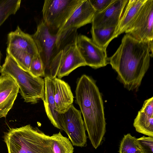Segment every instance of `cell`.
I'll return each mask as SVG.
<instances>
[{"mask_svg":"<svg viewBox=\"0 0 153 153\" xmlns=\"http://www.w3.org/2000/svg\"><path fill=\"white\" fill-rule=\"evenodd\" d=\"M151 53L148 44L126 34L108 63L117 73L118 78L129 91L137 90L148 69Z\"/></svg>","mask_w":153,"mask_h":153,"instance_id":"obj_1","label":"cell"},{"mask_svg":"<svg viewBox=\"0 0 153 153\" xmlns=\"http://www.w3.org/2000/svg\"><path fill=\"white\" fill-rule=\"evenodd\" d=\"M75 92V102L82 114L88 138L93 147L97 149L106 131L101 95L94 81L85 74L78 79Z\"/></svg>","mask_w":153,"mask_h":153,"instance_id":"obj_2","label":"cell"},{"mask_svg":"<svg viewBox=\"0 0 153 153\" xmlns=\"http://www.w3.org/2000/svg\"><path fill=\"white\" fill-rule=\"evenodd\" d=\"M50 136L28 124L10 128L3 137L8 153H53Z\"/></svg>","mask_w":153,"mask_h":153,"instance_id":"obj_3","label":"cell"},{"mask_svg":"<svg viewBox=\"0 0 153 153\" xmlns=\"http://www.w3.org/2000/svg\"><path fill=\"white\" fill-rule=\"evenodd\" d=\"M0 73L8 75L14 79L19 86L24 102L34 104L43 99L45 91L44 79L40 77L34 76L23 69L7 53Z\"/></svg>","mask_w":153,"mask_h":153,"instance_id":"obj_4","label":"cell"},{"mask_svg":"<svg viewBox=\"0 0 153 153\" xmlns=\"http://www.w3.org/2000/svg\"><path fill=\"white\" fill-rule=\"evenodd\" d=\"M76 39L62 48L54 56L48 77L54 79L57 76L60 79L76 68L86 65L77 49Z\"/></svg>","mask_w":153,"mask_h":153,"instance_id":"obj_5","label":"cell"},{"mask_svg":"<svg viewBox=\"0 0 153 153\" xmlns=\"http://www.w3.org/2000/svg\"><path fill=\"white\" fill-rule=\"evenodd\" d=\"M84 0H45L42 10V20L51 32L56 30L57 33Z\"/></svg>","mask_w":153,"mask_h":153,"instance_id":"obj_6","label":"cell"},{"mask_svg":"<svg viewBox=\"0 0 153 153\" xmlns=\"http://www.w3.org/2000/svg\"><path fill=\"white\" fill-rule=\"evenodd\" d=\"M81 114L73 104L66 112L58 115L62 130L66 133L73 146L80 147L86 145L87 138Z\"/></svg>","mask_w":153,"mask_h":153,"instance_id":"obj_7","label":"cell"},{"mask_svg":"<svg viewBox=\"0 0 153 153\" xmlns=\"http://www.w3.org/2000/svg\"><path fill=\"white\" fill-rule=\"evenodd\" d=\"M125 33L152 48L153 0H146L140 12Z\"/></svg>","mask_w":153,"mask_h":153,"instance_id":"obj_8","label":"cell"},{"mask_svg":"<svg viewBox=\"0 0 153 153\" xmlns=\"http://www.w3.org/2000/svg\"><path fill=\"white\" fill-rule=\"evenodd\" d=\"M32 36L43 62L44 77H48L51 61L57 52L56 34L52 33L42 20L38 25L36 31Z\"/></svg>","mask_w":153,"mask_h":153,"instance_id":"obj_9","label":"cell"},{"mask_svg":"<svg viewBox=\"0 0 153 153\" xmlns=\"http://www.w3.org/2000/svg\"><path fill=\"white\" fill-rule=\"evenodd\" d=\"M76 42L78 51L86 65L97 69L108 64L106 51L97 45L91 39L79 34L77 36Z\"/></svg>","mask_w":153,"mask_h":153,"instance_id":"obj_10","label":"cell"},{"mask_svg":"<svg viewBox=\"0 0 153 153\" xmlns=\"http://www.w3.org/2000/svg\"><path fill=\"white\" fill-rule=\"evenodd\" d=\"M129 0H114L103 11L95 12L92 27L105 28L116 27Z\"/></svg>","mask_w":153,"mask_h":153,"instance_id":"obj_11","label":"cell"},{"mask_svg":"<svg viewBox=\"0 0 153 153\" xmlns=\"http://www.w3.org/2000/svg\"><path fill=\"white\" fill-rule=\"evenodd\" d=\"M19 91V88L10 76H0V118L5 117L12 108Z\"/></svg>","mask_w":153,"mask_h":153,"instance_id":"obj_12","label":"cell"},{"mask_svg":"<svg viewBox=\"0 0 153 153\" xmlns=\"http://www.w3.org/2000/svg\"><path fill=\"white\" fill-rule=\"evenodd\" d=\"M7 53L13 52H27L34 57L39 55L37 48L32 35L25 33L18 26L7 35Z\"/></svg>","mask_w":153,"mask_h":153,"instance_id":"obj_13","label":"cell"},{"mask_svg":"<svg viewBox=\"0 0 153 153\" xmlns=\"http://www.w3.org/2000/svg\"><path fill=\"white\" fill-rule=\"evenodd\" d=\"M95 13V11L89 0H84L58 31L56 36L69 30L77 29L87 24L91 23Z\"/></svg>","mask_w":153,"mask_h":153,"instance_id":"obj_14","label":"cell"},{"mask_svg":"<svg viewBox=\"0 0 153 153\" xmlns=\"http://www.w3.org/2000/svg\"><path fill=\"white\" fill-rule=\"evenodd\" d=\"M54 97L55 110L59 114L65 113L73 105L74 97L70 87L56 77L54 79Z\"/></svg>","mask_w":153,"mask_h":153,"instance_id":"obj_15","label":"cell"},{"mask_svg":"<svg viewBox=\"0 0 153 153\" xmlns=\"http://www.w3.org/2000/svg\"><path fill=\"white\" fill-rule=\"evenodd\" d=\"M146 0H129L116 27L114 36L116 38L125 32L131 26Z\"/></svg>","mask_w":153,"mask_h":153,"instance_id":"obj_16","label":"cell"},{"mask_svg":"<svg viewBox=\"0 0 153 153\" xmlns=\"http://www.w3.org/2000/svg\"><path fill=\"white\" fill-rule=\"evenodd\" d=\"M45 91L42 100L46 114L52 124L56 128L62 130L58 118V113L55 110L54 97V79L45 77Z\"/></svg>","mask_w":153,"mask_h":153,"instance_id":"obj_17","label":"cell"},{"mask_svg":"<svg viewBox=\"0 0 153 153\" xmlns=\"http://www.w3.org/2000/svg\"><path fill=\"white\" fill-rule=\"evenodd\" d=\"M116 27L105 28H97L91 27L92 40L99 47L106 51L110 42L115 38L114 36Z\"/></svg>","mask_w":153,"mask_h":153,"instance_id":"obj_18","label":"cell"},{"mask_svg":"<svg viewBox=\"0 0 153 153\" xmlns=\"http://www.w3.org/2000/svg\"><path fill=\"white\" fill-rule=\"evenodd\" d=\"M53 153H73V145L69 140L60 132L50 136Z\"/></svg>","mask_w":153,"mask_h":153,"instance_id":"obj_19","label":"cell"},{"mask_svg":"<svg viewBox=\"0 0 153 153\" xmlns=\"http://www.w3.org/2000/svg\"><path fill=\"white\" fill-rule=\"evenodd\" d=\"M133 126L137 132L153 137V116L139 111L134 120Z\"/></svg>","mask_w":153,"mask_h":153,"instance_id":"obj_20","label":"cell"},{"mask_svg":"<svg viewBox=\"0 0 153 153\" xmlns=\"http://www.w3.org/2000/svg\"><path fill=\"white\" fill-rule=\"evenodd\" d=\"M119 152L144 153L137 139L130 134L124 135L120 143Z\"/></svg>","mask_w":153,"mask_h":153,"instance_id":"obj_21","label":"cell"},{"mask_svg":"<svg viewBox=\"0 0 153 153\" xmlns=\"http://www.w3.org/2000/svg\"><path fill=\"white\" fill-rule=\"evenodd\" d=\"M21 0H0V26L20 8Z\"/></svg>","mask_w":153,"mask_h":153,"instance_id":"obj_22","label":"cell"},{"mask_svg":"<svg viewBox=\"0 0 153 153\" xmlns=\"http://www.w3.org/2000/svg\"><path fill=\"white\" fill-rule=\"evenodd\" d=\"M7 54L15 60L21 68L29 72L30 64L34 57L33 56L24 51L13 52Z\"/></svg>","mask_w":153,"mask_h":153,"instance_id":"obj_23","label":"cell"},{"mask_svg":"<svg viewBox=\"0 0 153 153\" xmlns=\"http://www.w3.org/2000/svg\"><path fill=\"white\" fill-rule=\"evenodd\" d=\"M29 72L36 77H44L43 64L39 55L34 57L33 59Z\"/></svg>","mask_w":153,"mask_h":153,"instance_id":"obj_24","label":"cell"},{"mask_svg":"<svg viewBox=\"0 0 153 153\" xmlns=\"http://www.w3.org/2000/svg\"><path fill=\"white\" fill-rule=\"evenodd\" d=\"M137 139L144 153H153V137L143 136Z\"/></svg>","mask_w":153,"mask_h":153,"instance_id":"obj_25","label":"cell"},{"mask_svg":"<svg viewBox=\"0 0 153 153\" xmlns=\"http://www.w3.org/2000/svg\"><path fill=\"white\" fill-rule=\"evenodd\" d=\"M114 0H89L95 12H100L105 9Z\"/></svg>","mask_w":153,"mask_h":153,"instance_id":"obj_26","label":"cell"},{"mask_svg":"<svg viewBox=\"0 0 153 153\" xmlns=\"http://www.w3.org/2000/svg\"><path fill=\"white\" fill-rule=\"evenodd\" d=\"M148 115L153 116V97L146 100L140 110Z\"/></svg>","mask_w":153,"mask_h":153,"instance_id":"obj_27","label":"cell"},{"mask_svg":"<svg viewBox=\"0 0 153 153\" xmlns=\"http://www.w3.org/2000/svg\"><path fill=\"white\" fill-rule=\"evenodd\" d=\"M1 56V53L0 51V69L1 68V64H0Z\"/></svg>","mask_w":153,"mask_h":153,"instance_id":"obj_28","label":"cell"}]
</instances>
